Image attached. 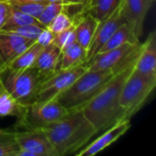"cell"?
<instances>
[{
    "label": "cell",
    "instance_id": "3",
    "mask_svg": "<svg viewBox=\"0 0 156 156\" xmlns=\"http://www.w3.org/2000/svg\"><path fill=\"white\" fill-rule=\"evenodd\" d=\"M112 70L86 69L56 100L68 111L81 109L115 75Z\"/></svg>",
    "mask_w": 156,
    "mask_h": 156
},
{
    "label": "cell",
    "instance_id": "23",
    "mask_svg": "<svg viewBox=\"0 0 156 156\" xmlns=\"http://www.w3.org/2000/svg\"><path fill=\"white\" fill-rule=\"evenodd\" d=\"M27 25H41V24L37 21V18L30 16L28 15H26L20 11H17V10L12 8V6H11V14H10L8 19L6 20L5 24L2 27V29L6 28V27H20V26H27Z\"/></svg>",
    "mask_w": 156,
    "mask_h": 156
},
{
    "label": "cell",
    "instance_id": "14",
    "mask_svg": "<svg viewBox=\"0 0 156 156\" xmlns=\"http://www.w3.org/2000/svg\"><path fill=\"white\" fill-rule=\"evenodd\" d=\"M133 69L142 74L156 75V37L154 31L149 34L144 43H141Z\"/></svg>",
    "mask_w": 156,
    "mask_h": 156
},
{
    "label": "cell",
    "instance_id": "9",
    "mask_svg": "<svg viewBox=\"0 0 156 156\" xmlns=\"http://www.w3.org/2000/svg\"><path fill=\"white\" fill-rule=\"evenodd\" d=\"M16 139L21 151L30 156H56L55 150L43 129H16Z\"/></svg>",
    "mask_w": 156,
    "mask_h": 156
},
{
    "label": "cell",
    "instance_id": "25",
    "mask_svg": "<svg viewBox=\"0 0 156 156\" xmlns=\"http://www.w3.org/2000/svg\"><path fill=\"white\" fill-rule=\"evenodd\" d=\"M75 16H71L67 11H62L57 15L46 27L49 29L54 35H56L70 27L75 21Z\"/></svg>",
    "mask_w": 156,
    "mask_h": 156
},
{
    "label": "cell",
    "instance_id": "21",
    "mask_svg": "<svg viewBox=\"0 0 156 156\" xmlns=\"http://www.w3.org/2000/svg\"><path fill=\"white\" fill-rule=\"evenodd\" d=\"M23 106L10 94L0 81V117L15 116L21 114Z\"/></svg>",
    "mask_w": 156,
    "mask_h": 156
},
{
    "label": "cell",
    "instance_id": "20",
    "mask_svg": "<svg viewBox=\"0 0 156 156\" xmlns=\"http://www.w3.org/2000/svg\"><path fill=\"white\" fill-rule=\"evenodd\" d=\"M43 48L44 47H42L38 42H33L20 55H18L7 67L13 69H27L33 67Z\"/></svg>",
    "mask_w": 156,
    "mask_h": 156
},
{
    "label": "cell",
    "instance_id": "27",
    "mask_svg": "<svg viewBox=\"0 0 156 156\" xmlns=\"http://www.w3.org/2000/svg\"><path fill=\"white\" fill-rule=\"evenodd\" d=\"M79 15V14H78ZM76 21H77V16H75V21L74 23L69 27L68 28L64 29L63 31L56 34L54 36V40L53 42L60 48L62 49L66 46L73 43L76 41V37H75V28H76Z\"/></svg>",
    "mask_w": 156,
    "mask_h": 156
},
{
    "label": "cell",
    "instance_id": "7",
    "mask_svg": "<svg viewBox=\"0 0 156 156\" xmlns=\"http://www.w3.org/2000/svg\"><path fill=\"white\" fill-rule=\"evenodd\" d=\"M140 47L141 43L124 44L111 50L98 53L94 58L87 61L84 65L87 69H108L118 73L137 58Z\"/></svg>",
    "mask_w": 156,
    "mask_h": 156
},
{
    "label": "cell",
    "instance_id": "8",
    "mask_svg": "<svg viewBox=\"0 0 156 156\" xmlns=\"http://www.w3.org/2000/svg\"><path fill=\"white\" fill-rule=\"evenodd\" d=\"M85 65L67 69H58L46 77L39 85L35 101H48L56 99L86 70Z\"/></svg>",
    "mask_w": 156,
    "mask_h": 156
},
{
    "label": "cell",
    "instance_id": "16",
    "mask_svg": "<svg viewBox=\"0 0 156 156\" xmlns=\"http://www.w3.org/2000/svg\"><path fill=\"white\" fill-rule=\"evenodd\" d=\"M99 22L86 12H81L77 15L75 37L76 41L84 48H88Z\"/></svg>",
    "mask_w": 156,
    "mask_h": 156
},
{
    "label": "cell",
    "instance_id": "12",
    "mask_svg": "<svg viewBox=\"0 0 156 156\" xmlns=\"http://www.w3.org/2000/svg\"><path fill=\"white\" fill-rule=\"evenodd\" d=\"M131 128V120L124 119L109 129L102 132L103 133L100 135L96 140L90 143L88 146L83 147L80 151L75 154L76 156H91L97 154L98 153L103 151L105 148L110 146L112 144L120 139L123 134H125Z\"/></svg>",
    "mask_w": 156,
    "mask_h": 156
},
{
    "label": "cell",
    "instance_id": "6",
    "mask_svg": "<svg viewBox=\"0 0 156 156\" xmlns=\"http://www.w3.org/2000/svg\"><path fill=\"white\" fill-rule=\"evenodd\" d=\"M68 112L56 99L48 101H33L23 106L15 128L45 129L63 118Z\"/></svg>",
    "mask_w": 156,
    "mask_h": 156
},
{
    "label": "cell",
    "instance_id": "13",
    "mask_svg": "<svg viewBox=\"0 0 156 156\" xmlns=\"http://www.w3.org/2000/svg\"><path fill=\"white\" fill-rule=\"evenodd\" d=\"M33 42L35 41L0 30V70L6 68Z\"/></svg>",
    "mask_w": 156,
    "mask_h": 156
},
{
    "label": "cell",
    "instance_id": "28",
    "mask_svg": "<svg viewBox=\"0 0 156 156\" xmlns=\"http://www.w3.org/2000/svg\"><path fill=\"white\" fill-rule=\"evenodd\" d=\"M11 14V5L5 0H0V30Z\"/></svg>",
    "mask_w": 156,
    "mask_h": 156
},
{
    "label": "cell",
    "instance_id": "32",
    "mask_svg": "<svg viewBox=\"0 0 156 156\" xmlns=\"http://www.w3.org/2000/svg\"><path fill=\"white\" fill-rule=\"evenodd\" d=\"M48 3H66L65 0H47ZM67 4V3H66Z\"/></svg>",
    "mask_w": 156,
    "mask_h": 156
},
{
    "label": "cell",
    "instance_id": "5",
    "mask_svg": "<svg viewBox=\"0 0 156 156\" xmlns=\"http://www.w3.org/2000/svg\"><path fill=\"white\" fill-rule=\"evenodd\" d=\"M155 86L156 75H145L133 69L120 94V105L124 111V119L131 120L142 109Z\"/></svg>",
    "mask_w": 156,
    "mask_h": 156
},
{
    "label": "cell",
    "instance_id": "29",
    "mask_svg": "<svg viewBox=\"0 0 156 156\" xmlns=\"http://www.w3.org/2000/svg\"><path fill=\"white\" fill-rule=\"evenodd\" d=\"M54 36L55 35L49 29H48L47 27H44L43 30L41 31V33L39 34V36L37 37L36 41L38 42L42 47H46V46H48L53 42Z\"/></svg>",
    "mask_w": 156,
    "mask_h": 156
},
{
    "label": "cell",
    "instance_id": "10",
    "mask_svg": "<svg viewBox=\"0 0 156 156\" xmlns=\"http://www.w3.org/2000/svg\"><path fill=\"white\" fill-rule=\"evenodd\" d=\"M154 0H121L119 9L124 23L132 27L140 37L146 15Z\"/></svg>",
    "mask_w": 156,
    "mask_h": 156
},
{
    "label": "cell",
    "instance_id": "15",
    "mask_svg": "<svg viewBox=\"0 0 156 156\" xmlns=\"http://www.w3.org/2000/svg\"><path fill=\"white\" fill-rule=\"evenodd\" d=\"M60 55L61 49L52 42L42 48L33 67H35L45 79L58 69Z\"/></svg>",
    "mask_w": 156,
    "mask_h": 156
},
{
    "label": "cell",
    "instance_id": "22",
    "mask_svg": "<svg viewBox=\"0 0 156 156\" xmlns=\"http://www.w3.org/2000/svg\"><path fill=\"white\" fill-rule=\"evenodd\" d=\"M19 151L15 129H0V156H17Z\"/></svg>",
    "mask_w": 156,
    "mask_h": 156
},
{
    "label": "cell",
    "instance_id": "11",
    "mask_svg": "<svg viewBox=\"0 0 156 156\" xmlns=\"http://www.w3.org/2000/svg\"><path fill=\"white\" fill-rule=\"evenodd\" d=\"M124 23L119 7L106 19L99 22L94 36L87 48V61L94 58L101 49L103 45L109 40L115 30ZM85 62V63H86Z\"/></svg>",
    "mask_w": 156,
    "mask_h": 156
},
{
    "label": "cell",
    "instance_id": "31",
    "mask_svg": "<svg viewBox=\"0 0 156 156\" xmlns=\"http://www.w3.org/2000/svg\"><path fill=\"white\" fill-rule=\"evenodd\" d=\"M8 3H23V2H30V1H47V0H5Z\"/></svg>",
    "mask_w": 156,
    "mask_h": 156
},
{
    "label": "cell",
    "instance_id": "18",
    "mask_svg": "<svg viewBox=\"0 0 156 156\" xmlns=\"http://www.w3.org/2000/svg\"><path fill=\"white\" fill-rule=\"evenodd\" d=\"M139 38L140 37L135 34L132 27L126 23H123L115 30L109 40L103 45L99 53L111 50L124 44H138L140 43Z\"/></svg>",
    "mask_w": 156,
    "mask_h": 156
},
{
    "label": "cell",
    "instance_id": "2",
    "mask_svg": "<svg viewBox=\"0 0 156 156\" xmlns=\"http://www.w3.org/2000/svg\"><path fill=\"white\" fill-rule=\"evenodd\" d=\"M43 130L55 150L56 156L75 154L98 133L81 109L69 111L63 118Z\"/></svg>",
    "mask_w": 156,
    "mask_h": 156
},
{
    "label": "cell",
    "instance_id": "24",
    "mask_svg": "<svg viewBox=\"0 0 156 156\" xmlns=\"http://www.w3.org/2000/svg\"><path fill=\"white\" fill-rule=\"evenodd\" d=\"M12 8L20 11L26 15L37 18L44 9L45 5L48 4V1H30L23 3H9Z\"/></svg>",
    "mask_w": 156,
    "mask_h": 156
},
{
    "label": "cell",
    "instance_id": "26",
    "mask_svg": "<svg viewBox=\"0 0 156 156\" xmlns=\"http://www.w3.org/2000/svg\"><path fill=\"white\" fill-rule=\"evenodd\" d=\"M45 27L41 25H27V26H20V27H6L2 29V31L10 32L20 37L31 39L36 41L41 31Z\"/></svg>",
    "mask_w": 156,
    "mask_h": 156
},
{
    "label": "cell",
    "instance_id": "17",
    "mask_svg": "<svg viewBox=\"0 0 156 156\" xmlns=\"http://www.w3.org/2000/svg\"><path fill=\"white\" fill-rule=\"evenodd\" d=\"M87 60V49L77 41L61 49L58 69H67L85 64Z\"/></svg>",
    "mask_w": 156,
    "mask_h": 156
},
{
    "label": "cell",
    "instance_id": "30",
    "mask_svg": "<svg viewBox=\"0 0 156 156\" xmlns=\"http://www.w3.org/2000/svg\"><path fill=\"white\" fill-rule=\"evenodd\" d=\"M67 4H69L71 5L77 6L81 8L82 10H84V7L88 2V0H65Z\"/></svg>",
    "mask_w": 156,
    "mask_h": 156
},
{
    "label": "cell",
    "instance_id": "1",
    "mask_svg": "<svg viewBox=\"0 0 156 156\" xmlns=\"http://www.w3.org/2000/svg\"><path fill=\"white\" fill-rule=\"evenodd\" d=\"M136 60V59H135ZM135 60L116 73L106 85L81 110L97 129L98 133L124 120V111L120 105V94L124 81L133 71Z\"/></svg>",
    "mask_w": 156,
    "mask_h": 156
},
{
    "label": "cell",
    "instance_id": "4",
    "mask_svg": "<svg viewBox=\"0 0 156 156\" xmlns=\"http://www.w3.org/2000/svg\"><path fill=\"white\" fill-rule=\"evenodd\" d=\"M43 80L44 77L35 67L27 69L6 67L0 70L1 84L22 106L35 101Z\"/></svg>",
    "mask_w": 156,
    "mask_h": 156
},
{
    "label": "cell",
    "instance_id": "19",
    "mask_svg": "<svg viewBox=\"0 0 156 156\" xmlns=\"http://www.w3.org/2000/svg\"><path fill=\"white\" fill-rule=\"evenodd\" d=\"M120 3L121 0H88L83 12L101 22L109 17L119 7Z\"/></svg>",
    "mask_w": 156,
    "mask_h": 156
}]
</instances>
